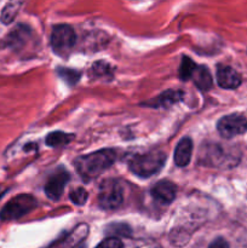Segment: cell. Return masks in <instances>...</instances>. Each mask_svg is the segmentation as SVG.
<instances>
[{
  "label": "cell",
  "instance_id": "7a4b0ae2",
  "mask_svg": "<svg viewBox=\"0 0 247 248\" xmlns=\"http://www.w3.org/2000/svg\"><path fill=\"white\" fill-rule=\"evenodd\" d=\"M240 153L236 148L220 143H206L199 153V161L203 166L215 169H232L240 161Z\"/></svg>",
  "mask_w": 247,
  "mask_h": 248
},
{
  "label": "cell",
  "instance_id": "ffe728a7",
  "mask_svg": "<svg viewBox=\"0 0 247 248\" xmlns=\"http://www.w3.org/2000/svg\"><path fill=\"white\" fill-rule=\"evenodd\" d=\"M124 245L121 240L116 237H107L106 240L101 242L96 248H123Z\"/></svg>",
  "mask_w": 247,
  "mask_h": 248
},
{
  "label": "cell",
  "instance_id": "6da1fadb",
  "mask_svg": "<svg viewBox=\"0 0 247 248\" xmlns=\"http://www.w3.org/2000/svg\"><path fill=\"white\" fill-rule=\"evenodd\" d=\"M115 157L114 150L102 149L77 157L74 161V166L80 178L85 182H90L110 169L115 161Z\"/></svg>",
  "mask_w": 247,
  "mask_h": 248
},
{
  "label": "cell",
  "instance_id": "30bf717a",
  "mask_svg": "<svg viewBox=\"0 0 247 248\" xmlns=\"http://www.w3.org/2000/svg\"><path fill=\"white\" fill-rule=\"evenodd\" d=\"M217 81L223 89H236L241 85V75L229 65H219L217 69Z\"/></svg>",
  "mask_w": 247,
  "mask_h": 248
},
{
  "label": "cell",
  "instance_id": "44dd1931",
  "mask_svg": "<svg viewBox=\"0 0 247 248\" xmlns=\"http://www.w3.org/2000/svg\"><path fill=\"white\" fill-rule=\"evenodd\" d=\"M208 248H229V244L223 237H218L208 246Z\"/></svg>",
  "mask_w": 247,
  "mask_h": 248
},
{
  "label": "cell",
  "instance_id": "3957f363",
  "mask_svg": "<svg viewBox=\"0 0 247 248\" xmlns=\"http://www.w3.org/2000/svg\"><path fill=\"white\" fill-rule=\"evenodd\" d=\"M166 162V154L160 150L133 155L128 161V169L131 172L142 178H149L154 176L164 167Z\"/></svg>",
  "mask_w": 247,
  "mask_h": 248
},
{
  "label": "cell",
  "instance_id": "8992f818",
  "mask_svg": "<svg viewBox=\"0 0 247 248\" xmlns=\"http://www.w3.org/2000/svg\"><path fill=\"white\" fill-rule=\"evenodd\" d=\"M74 29L68 24H57L53 27L51 34V46L53 51L60 56H68L75 45Z\"/></svg>",
  "mask_w": 247,
  "mask_h": 248
},
{
  "label": "cell",
  "instance_id": "2e32d148",
  "mask_svg": "<svg viewBox=\"0 0 247 248\" xmlns=\"http://www.w3.org/2000/svg\"><path fill=\"white\" fill-rule=\"evenodd\" d=\"M90 75L94 79H103V78L113 77V68L106 62H96L92 64L90 69Z\"/></svg>",
  "mask_w": 247,
  "mask_h": 248
},
{
  "label": "cell",
  "instance_id": "ba28073f",
  "mask_svg": "<svg viewBox=\"0 0 247 248\" xmlns=\"http://www.w3.org/2000/svg\"><path fill=\"white\" fill-rule=\"evenodd\" d=\"M69 173L64 169L60 167L46 182L45 193L47 198L52 201L60 200L64 191L65 184L69 182Z\"/></svg>",
  "mask_w": 247,
  "mask_h": 248
},
{
  "label": "cell",
  "instance_id": "e0dca14e",
  "mask_svg": "<svg viewBox=\"0 0 247 248\" xmlns=\"http://www.w3.org/2000/svg\"><path fill=\"white\" fill-rule=\"evenodd\" d=\"M195 68V63H194L190 58L184 56V57L182 58L181 68H179V78H181L183 81H188L189 79H191V75H193Z\"/></svg>",
  "mask_w": 247,
  "mask_h": 248
},
{
  "label": "cell",
  "instance_id": "603a6c76",
  "mask_svg": "<svg viewBox=\"0 0 247 248\" xmlns=\"http://www.w3.org/2000/svg\"><path fill=\"white\" fill-rule=\"evenodd\" d=\"M73 248H86V246H84V245H77V246H75V247H73Z\"/></svg>",
  "mask_w": 247,
  "mask_h": 248
},
{
  "label": "cell",
  "instance_id": "7c38bea8",
  "mask_svg": "<svg viewBox=\"0 0 247 248\" xmlns=\"http://www.w3.org/2000/svg\"><path fill=\"white\" fill-rule=\"evenodd\" d=\"M191 79H193L194 84H195L196 86H198V89L201 90V91H208L213 85L210 70H208L205 65H202V67L196 65L195 70H194L193 75H191Z\"/></svg>",
  "mask_w": 247,
  "mask_h": 248
},
{
  "label": "cell",
  "instance_id": "ac0fdd59",
  "mask_svg": "<svg viewBox=\"0 0 247 248\" xmlns=\"http://www.w3.org/2000/svg\"><path fill=\"white\" fill-rule=\"evenodd\" d=\"M69 198L73 203H75V205L77 206H81L87 201V199H89V194H87V191L85 190L84 188H77L74 189V190L70 191Z\"/></svg>",
  "mask_w": 247,
  "mask_h": 248
},
{
  "label": "cell",
  "instance_id": "d6986e66",
  "mask_svg": "<svg viewBox=\"0 0 247 248\" xmlns=\"http://www.w3.org/2000/svg\"><path fill=\"white\" fill-rule=\"evenodd\" d=\"M58 74H60L69 85H74L75 82L79 81L80 79V73L73 69H64V68H63V69L58 70Z\"/></svg>",
  "mask_w": 247,
  "mask_h": 248
},
{
  "label": "cell",
  "instance_id": "52a82bcc",
  "mask_svg": "<svg viewBox=\"0 0 247 248\" xmlns=\"http://www.w3.org/2000/svg\"><path fill=\"white\" fill-rule=\"evenodd\" d=\"M217 131L223 138L236 137L247 131V119L241 114H229L217 123Z\"/></svg>",
  "mask_w": 247,
  "mask_h": 248
},
{
  "label": "cell",
  "instance_id": "8fae6325",
  "mask_svg": "<svg viewBox=\"0 0 247 248\" xmlns=\"http://www.w3.org/2000/svg\"><path fill=\"white\" fill-rule=\"evenodd\" d=\"M193 153V140L189 137H184L179 140L174 150V164L178 167L188 166Z\"/></svg>",
  "mask_w": 247,
  "mask_h": 248
},
{
  "label": "cell",
  "instance_id": "5b68a950",
  "mask_svg": "<svg viewBox=\"0 0 247 248\" xmlns=\"http://www.w3.org/2000/svg\"><path fill=\"white\" fill-rule=\"evenodd\" d=\"M124 201L123 186L116 179H106L98 190V205L103 210H115Z\"/></svg>",
  "mask_w": 247,
  "mask_h": 248
},
{
  "label": "cell",
  "instance_id": "9a60e30c",
  "mask_svg": "<svg viewBox=\"0 0 247 248\" xmlns=\"http://www.w3.org/2000/svg\"><path fill=\"white\" fill-rule=\"evenodd\" d=\"M23 5V2L21 1H12L9 4L5 5V7L2 9L1 12V22L4 24H10L15 18H16L17 14L19 12V9Z\"/></svg>",
  "mask_w": 247,
  "mask_h": 248
},
{
  "label": "cell",
  "instance_id": "7402d4cb",
  "mask_svg": "<svg viewBox=\"0 0 247 248\" xmlns=\"http://www.w3.org/2000/svg\"><path fill=\"white\" fill-rule=\"evenodd\" d=\"M6 190H7V188H5V186H0V199H1L2 196H4V194L6 193Z\"/></svg>",
  "mask_w": 247,
  "mask_h": 248
},
{
  "label": "cell",
  "instance_id": "5bb4252c",
  "mask_svg": "<svg viewBox=\"0 0 247 248\" xmlns=\"http://www.w3.org/2000/svg\"><path fill=\"white\" fill-rule=\"evenodd\" d=\"M73 138H74V135L56 131V132L48 133L47 137H46V144L48 147H61V145H65L72 142Z\"/></svg>",
  "mask_w": 247,
  "mask_h": 248
},
{
  "label": "cell",
  "instance_id": "277c9868",
  "mask_svg": "<svg viewBox=\"0 0 247 248\" xmlns=\"http://www.w3.org/2000/svg\"><path fill=\"white\" fill-rule=\"evenodd\" d=\"M35 198L28 194H21L18 196L12 198L0 211V219L4 222L9 220H16L22 218L23 216L28 215L29 212L36 207Z\"/></svg>",
  "mask_w": 247,
  "mask_h": 248
},
{
  "label": "cell",
  "instance_id": "4fadbf2b",
  "mask_svg": "<svg viewBox=\"0 0 247 248\" xmlns=\"http://www.w3.org/2000/svg\"><path fill=\"white\" fill-rule=\"evenodd\" d=\"M182 98H183V92L179 91V90H169V91H165L164 93L160 94L154 102H152V107L154 106V108H159V107L169 108V107L178 103Z\"/></svg>",
  "mask_w": 247,
  "mask_h": 248
},
{
  "label": "cell",
  "instance_id": "9c48e42d",
  "mask_svg": "<svg viewBox=\"0 0 247 248\" xmlns=\"http://www.w3.org/2000/svg\"><path fill=\"white\" fill-rule=\"evenodd\" d=\"M176 184L167 181V179L157 182L152 189L153 199H154L156 202L161 203V205H170V203L176 199Z\"/></svg>",
  "mask_w": 247,
  "mask_h": 248
}]
</instances>
